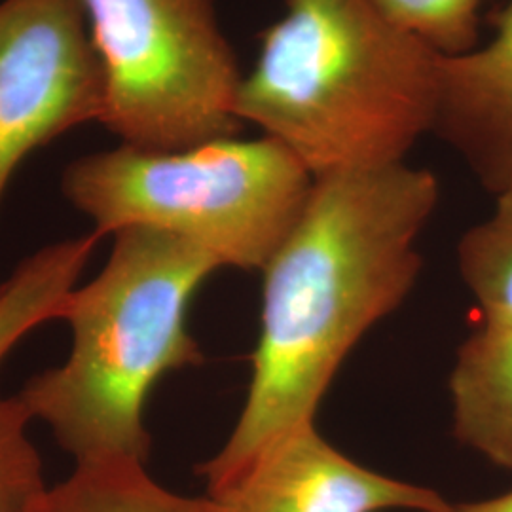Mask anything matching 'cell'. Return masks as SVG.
Here are the masks:
<instances>
[{
  "instance_id": "obj_10",
  "label": "cell",
  "mask_w": 512,
  "mask_h": 512,
  "mask_svg": "<svg viewBox=\"0 0 512 512\" xmlns=\"http://www.w3.org/2000/svg\"><path fill=\"white\" fill-rule=\"evenodd\" d=\"M99 239L92 232L42 247L0 283V363L31 330L61 319Z\"/></svg>"
},
{
  "instance_id": "obj_5",
  "label": "cell",
  "mask_w": 512,
  "mask_h": 512,
  "mask_svg": "<svg viewBox=\"0 0 512 512\" xmlns=\"http://www.w3.org/2000/svg\"><path fill=\"white\" fill-rule=\"evenodd\" d=\"M103 73L101 124L124 145L181 150L236 137L243 73L215 0H82Z\"/></svg>"
},
{
  "instance_id": "obj_1",
  "label": "cell",
  "mask_w": 512,
  "mask_h": 512,
  "mask_svg": "<svg viewBox=\"0 0 512 512\" xmlns=\"http://www.w3.org/2000/svg\"><path fill=\"white\" fill-rule=\"evenodd\" d=\"M439 196L437 177L406 162L313 179L262 270L251 384L230 437L198 469L207 492L275 439L315 423L349 353L412 293L423 264L418 241Z\"/></svg>"
},
{
  "instance_id": "obj_9",
  "label": "cell",
  "mask_w": 512,
  "mask_h": 512,
  "mask_svg": "<svg viewBox=\"0 0 512 512\" xmlns=\"http://www.w3.org/2000/svg\"><path fill=\"white\" fill-rule=\"evenodd\" d=\"M448 391L459 444L512 473V325L476 323L456 351Z\"/></svg>"
},
{
  "instance_id": "obj_3",
  "label": "cell",
  "mask_w": 512,
  "mask_h": 512,
  "mask_svg": "<svg viewBox=\"0 0 512 512\" xmlns=\"http://www.w3.org/2000/svg\"><path fill=\"white\" fill-rule=\"evenodd\" d=\"M217 270L190 241L131 226L114 234L103 270L69 294L61 315L69 357L31 378L18 399L76 469L147 465L145 404L165 374L202 365L188 308Z\"/></svg>"
},
{
  "instance_id": "obj_12",
  "label": "cell",
  "mask_w": 512,
  "mask_h": 512,
  "mask_svg": "<svg viewBox=\"0 0 512 512\" xmlns=\"http://www.w3.org/2000/svg\"><path fill=\"white\" fill-rule=\"evenodd\" d=\"M458 270L484 321L512 325V184L458 243Z\"/></svg>"
},
{
  "instance_id": "obj_6",
  "label": "cell",
  "mask_w": 512,
  "mask_h": 512,
  "mask_svg": "<svg viewBox=\"0 0 512 512\" xmlns=\"http://www.w3.org/2000/svg\"><path fill=\"white\" fill-rule=\"evenodd\" d=\"M103 112V73L82 0L0 2V202L40 147Z\"/></svg>"
},
{
  "instance_id": "obj_7",
  "label": "cell",
  "mask_w": 512,
  "mask_h": 512,
  "mask_svg": "<svg viewBox=\"0 0 512 512\" xmlns=\"http://www.w3.org/2000/svg\"><path fill=\"white\" fill-rule=\"evenodd\" d=\"M217 512H444L435 490L382 475L300 425L207 492Z\"/></svg>"
},
{
  "instance_id": "obj_13",
  "label": "cell",
  "mask_w": 512,
  "mask_h": 512,
  "mask_svg": "<svg viewBox=\"0 0 512 512\" xmlns=\"http://www.w3.org/2000/svg\"><path fill=\"white\" fill-rule=\"evenodd\" d=\"M382 18L442 57L478 46L480 12L488 0H368Z\"/></svg>"
},
{
  "instance_id": "obj_15",
  "label": "cell",
  "mask_w": 512,
  "mask_h": 512,
  "mask_svg": "<svg viewBox=\"0 0 512 512\" xmlns=\"http://www.w3.org/2000/svg\"><path fill=\"white\" fill-rule=\"evenodd\" d=\"M444 512H512V492L471 503H450Z\"/></svg>"
},
{
  "instance_id": "obj_11",
  "label": "cell",
  "mask_w": 512,
  "mask_h": 512,
  "mask_svg": "<svg viewBox=\"0 0 512 512\" xmlns=\"http://www.w3.org/2000/svg\"><path fill=\"white\" fill-rule=\"evenodd\" d=\"M37 512H217L209 497L175 494L147 473V465L74 469L48 490Z\"/></svg>"
},
{
  "instance_id": "obj_8",
  "label": "cell",
  "mask_w": 512,
  "mask_h": 512,
  "mask_svg": "<svg viewBox=\"0 0 512 512\" xmlns=\"http://www.w3.org/2000/svg\"><path fill=\"white\" fill-rule=\"evenodd\" d=\"M433 133L497 196L512 184V0L494 37L442 57Z\"/></svg>"
},
{
  "instance_id": "obj_2",
  "label": "cell",
  "mask_w": 512,
  "mask_h": 512,
  "mask_svg": "<svg viewBox=\"0 0 512 512\" xmlns=\"http://www.w3.org/2000/svg\"><path fill=\"white\" fill-rule=\"evenodd\" d=\"M439 63L368 0H285L243 74L236 116L313 177L399 164L433 133Z\"/></svg>"
},
{
  "instance_id": "obj_14",
  "label": "cell",
  "mask_w": 512,
  "mask_h": 512,
  "mask_svg": "<svg viewBox=\"0 0 512 512\" xmlns=\"http://www.w3.org/2000/svg\"><path fill=\"white\" fill-rule=\"evenodd\" d=\"M31 421L18 395H0V512H37L50 490Z\"/></svg>"
},
{
  "instance_id": "obj_4",
  "label": "cell",
  "mask_w": 512,
  "mask_h": 512,
  "mask_svg": "<svg viewBox=\"0 0 512 512\" xmlns=\"http://www.w3.org/2000/svg\"><path fill=\"white\" fill-rule=\"evenodd\" d=\"M313 175L272 137L181 150L122 145L80 158L61 188L101 238L147 226L186 239L220 268L262 272L308 202Z\"/></svg>"
}]
</instances>
